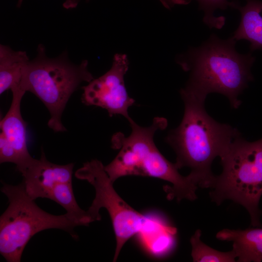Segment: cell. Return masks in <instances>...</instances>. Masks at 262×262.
<instances>
[{
    "label": "cell",
    "instance_id": "obj_4",
    "mask_svg": "<svg viewBox=\"0 0 262 262\" xmlns=\"http://www.w3.org/2000/svg\"><path fill=\"white\" fill-rule=\"evenodd\" d=\"M220 175L214 176L210 187L212 200L220 205L230 200L246 208L253 227L261 226L259 207L262 196V138L249 142L240 135L219 156Z\"/></svg>",
    "mask_w": 262,
    "mask_h": 262
},
{
    "label": "cell",
    "instance_id": "obj_3",
    "mask_svg": "<svg viewBox=\"0 0 262 262\" xmlns=\"http://www.w3.org/2000/svg\"><path fill=\"white\" fill-rule=\"evenodd\" d=\"M131 129L126 137L120 132L112 139V147L119 149L114 160L104 169L114 183L126 176H140L155 178L172 184L167 189L168 197L190 201L197 198L198 186L188 175L179 172L175 163L167 160L160 152L154 141L155 132L167 126L166 119L156 117L148 127H142L131 118L128 121Z\"/></svg>",
    "mask_w": 262,
    "mask_h": 262
},
{
    "label": "cell",
    "instance_id": "obj_8",
    "mask_svg": "<svg viewBox=\"0 0 262 262\" xmlns=\"http://www.w3.org/2000/svg\"><path fill=\"white\" fill-rule=\"evenodd\" d=\"M129 64L126 54H115L107 72L82 87V102L105 109L110 116L120 115L129 121L131 118L128 109L135 100L129 96L125 85L124 76Z\"/></svg>",
    "mask_w": 262,
    "mask_h": 262
},
{
    "label": "cell",
    "instance_id": "obj_15",
    "mask_svg": "<svg viewBox=\"0 0 262 262\" xmlns=\"http://www.w3.org/2000/svg\"><path fill=\"white\" fill-rule=\"evenodd\" d=\"M201 231L197 229L190 238L191 256L195 262H234L237 258L234 251L221 252L204 244L200 239Z\"/></svg>",
    "mask_w": 262,
    "mask_h": 262
},
{
    "label": "cell",
    "instance_id": "obj_6",
    "mask_svg": "<svg viewBox=\"0 0 262 262\" xmlns=\"http://www.w3.org/2000/svg\"><path fill=\"white\" fill-rule=\"evenodd\" d=\"M0 190L8 206L0 217V253L8 262H19L23 250L35 234L48 229H60L78 237L79 226L66 214L53 215L38 207L27 194L23 183L13 185L2 182Z\"/></svg>",
    "mask_w": 262,
    "mask_h": 262
},
{
    "label": "cell",
    "instance_id": "obj_12",
    "mask_svg": "<svg viewBox=\"0 0 262 262\" xmlns=\"http://www.w3.org/2000/svg\"><path fill=\"white\" fill-rule=\"evenodd\" d=\"M235 8L241 13L238 27L231 36L236 41L246 40L250 42L251 51L262 49V1L247 0L244 6L238 4Z\"/></svg>",
    "mask_w": 262,
    "mask_h": 262
},
{
    "label": "cell",
    "instance_id": "obj_18",
    "mask_svg": "<svg viewBox=\"0 0 262 262\" xmlns=\"http://www.w3.org/2000/svg\"><path fill=\"white\" fill-rule=\"evenodd\" d=\"M23 0H18L17 6L20 7ZM80 0H65L63 4V7L66 9L75 8L78 5Z\"/></svg>",
    "mask_w": 262,
    "mask_h": 262
},
{
    "label": "cell",
    "instance_id": "obj_10",
    "mask_svg": "<svg viewBox=\"0 0 262 262\" xmlns=\"http://www.w3.org/2000/svg\"><path fill=\"white\" fill-rule=\"evenodd\" d=\"M10 108L0 120L1 132L15 149L18 160L16 166L21 173L31 163L33 158L28 149L26 123L22 118L20 104L25 92L21 90L13 91Z\"/></svg>",
    "mask_w": 262,
    "mask_h": 262
},
{
    "label": "cell",
    "instance_id": "obj_2",
    "mask_svg": "<svg viewBox=\"0 0 262 262\" xmlns=\"http://www.w3.org/2000/svg\"><path fill=\"white\" fill-rule=\"evenodd\" d=\"M180 94L184 104L183 116L165 140L176 153L178 168H189L188 175L192 181L198 187L210 188L215 176L211 169L213 160L241 134L211 117L205 109V100L180 90Z\"/></svg>",
    "mask_w": 262,
    "mask_h": 262
},
{
    "label": "cell",
    "instance_id": "obj_13",
    "mask_svg": "<svg viewBox=\"0 0 262 262\" xmlns=\"http://www.w3.org/2000/svg\"><path fill=\"white\" fill-rule=\"evenodd\" d=\"M29 61L26 51H15L8 46L0 44V95L8 90L13 92L20 89L24 72Z\"/></svg>",
    "mask_w": 262,
    "mask_h": 262
},
{
    "label": "cell",
    "instance_id": "obj_17",
    "mask_svg": "<svg viewBox=\"0 0 262 262\" xmlns=\"http://www.w3.org/2000/svg\"><path fill=\"white\" fill-rule=\"evenodd\" d=\"M0 163H12L16 166L18 163L16 153L4 135L0 133Z\"/></svg>",
    "mask_w": 262,
    "mask_h": 262
},
{
    "label": "cell",
    "instance_id": "obj_11",
    "mask_svg": "<svg viewBox=\"0 0 262 262\" xmlns=\"http://www.w3.org/2000/svg\"><path fill=\"white\" fill-rule=\"evenodd\" d=\"M216 237L221 241L233 243L232 249L237 262L262 261V228H250L244 230L223 229Z\"/></svg>",
    "mask_w": 262,
    "mask_h": 262
},
{
    "label": "cell",
    "instance_id": "obj_19",
    "mask_svg": "<svg viewBox=\"0 0 262 262\" xmlns=\"http://www.w3.org/2000/svg\"><path fill=\"white\" fill-rule=\"evenodd\" d=\"M89 0H86L88 1ZM161 3L166 8L170 9L171 6V0H159Z\"/></svg>",
    "mask_w": 262,
    "mask_h": 262
},
{
    "label": "cell",
    "instance_id": "obj_14",
    "mask_svg": "<svg viewBox=\"0 0 262 262\" xmlns=\"http://www.w3.org/2000/svg\"><path fill=\"white\" fill-rule=\"evenodd\" d=\"M48 199L59 204L66 214L78 226H88L94 222L87 211L81 209L75 197L72 183H61L56 185L49 193Z\"/></svg>",
    "mask_w": 262,
    "mask_h": 262
},
{
    "label": "cell",
    "instance_id": "obj_16",
    "mask_svg": "<svg viewBox=\"0 0 262 262\" xmlns=\"http://www.w3.org/2000/svg\"><path fill=\"white\" fill-rule=\"evenodd\" d=\"M192 0H181L183 4H186ZM204 12L203 22L210 28L221 29L225 23L224 16H216L214 11L217 9L225 10L228 7L234 8L236 3L228 0H195Z\"/></svg>",
    "mask_w": 262,
    "mask_h": 262
},
{
    "label": "cell",
    "instance_id": "obj_1",
    "mask_svg": "<svg viewBox=\"0 0 262 262\" xmlns=\"http://www.w3.org/2000/svg\"><path fill=\"white\" fill-rule=\"evenodd\" d=\"M236 42L232 37L222 39L213 34L199 46L178 54L176 62L189 73L180 90L203 100L210 93H219L227 98L231 107L238 108L239 95L253 80L250 69L255 58L237 52Z\"/></svg>",
    "mask_w": 262,
    "mask_h": 262
},
{
    "label": "cell",
    "instance_id": "obj_5",
    "mask_svg": "<svg viewBox=\"0 0 262 262\" xmlns=\"http://www.w3.org/2000/svg\"><path fill=\"white\" fill-rule=\"evenodd\" d=\"M37 52L25 67L20 88L33 94L45 105L50 115L49 128L55 132L65 131L61 118L70 97L82 82L94 79L88 70V62L84 60L74 64L66 51L49 58L42 44L38 46Z\"/></svg>",
    "mask_w": 262,
    "mask_h": 262
},
{
    "label": "cell",
    "instance_id": "obj_9",
    "mask_svg": "<svg viewBox=\"0 0 262 262\" xmlns=\"http://www.w3.org/2000/svg\"><path fill=\"white\" fill-rule=\"evenodd\" d=\"M74 164H55L49 161L43 152L39 159H33L21 173L22 183L28 195L33 199L48 198L53 188L61 183H72Z\"/></svg>",
    "mask_w": 262,
    "mask_h": 262
},
{
    "label": "cell",
    "instance_id": "obj_7",
    "mask_svg": "<svg viewBox=\"0 0 262 262\" xmlns=\"http://www.w3.org/2000/svg\"><path fill=\"white\" fill-rule=\"evenodd\" d=\"M75 176L87 181L95 189V198L87 210L94 221L101 219L99 211L101 208L105 209L110 216L116 243L113 259L115 262L125 244L144 230L149 220L117 193L100 161L94 159L84 163L76 171Z\"/></svg>",
    "mask_w": 262,
    "mask_h": 262
}]
</instances>
